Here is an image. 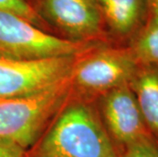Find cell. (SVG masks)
<instances>
[{"mask_svg": "<svg viewBox=\"0 0 158 157\" xmlns=\"http://www.w3.org/2000/svg\"><path fill=\"white\" fill-rule=\"evenodd\" d=\"M50 125L31 157H119L95 103L72 94Z\"/></svg>", "mask_w": 158, "mask_h": 157, "instance_id": "1", "label": "cell"}, {"mask_svg": "<svg viewBox=\"0 0 158 157\" xmlns=\"http://www.w3.org/2000/svg\"><path fill=\"white\" fill-rule=\"evenodd\" d=\"M72 94L69 76L42 91L0 99V140L23 150L35 146Z\"/></svg>", "mask_w": 158, "mask_h": 157, "instance_id": "2", "label": "cell"}, {"mask_svg": "<svg viewBox=\"0 0 158 157\" xmlns=\"http://www.w3.org/2000/svg\"><path fill=\"white\" fill-rule=\"evenodd\" d=\"M140 64L127 45L99 42L80 54L70 72L73 96L95 103L111 90L130 84Z\"/></svg>", "mask_w": 158, "mask_h": 157, "instance_id": "3", "label": "cell"}, {"mask_svg": "<svg viewBox=\"0 0 158 157\" xmlns=\"http://www.w3.org/2000/svg\"><path fill=\"white\" fill-rule=\"evenodd\" d=\"M99 42L85 43L49 34L10 11L0 10V56L41 59L76 56Z\"/></svg>", "mask_w": 158, "mask_h": 157, "instance_id": "4", "label": "cell"}, {"mask_svg": "<svg viewBox=\"0 0 158 157\" xmlns=\"http://www.w3.org/2000/svg\"><path fill=\"white\" fill-rule=\"evenodd\" d=\"M78 56L41 59L0 56V99L32 94L62 81L70 75Z\"/></svg>", "mask_w": 158, "mask_h": 157, "instance_id": "5", "label": "cell"}, {"mask_svg": "<svg viewBox=\"0 0 158 157\" xmlns=\"http://www.w3.org/2000/svg\"><path fill=\"white\" fill-rule=\"evenodd\" d=\"M95 105L117 151L139 140L153 138L129 84L107 92L96 100Z\"/></svg>", "mask_w": 158, "mask_h": 157, "instance_id": "6", "label": "cell"}, {"mask_svg": "<svg viewBox=\"0 0 158 157\" xmlns=\"http://www.w3.org/2000/svg\"><path fill=\"white\" fill-rule=\"evenodd\" d=\"M41 9L66 39L85 43L111 42L93 0H41Z\"/></svg>", "mask_w": 158, "mask_h": 157, "instance_id": "7", "label": "cell"}, {"mask_svg": "<svg viewBox=\"0 0 158 157\" xmlns=\"http://www.w3.org/2000/svg\"><path fill=\"white\" fill-rule=\"evenodd\" d=\"M109 40L127 45L149 19L147 0H96Z\"/></svg>", "mask_w": 158, "mask_h": 157, "instance_id": "8", "label": "cell"}, {"mask_svg": "<svg viewBox=\"0 0 158 157\" xmlns=\"http://www.w3.org/2000/svg\"><path fill=\"white\" fill-rule=\"evenodd\" d=\"M129 85L148 131L158 143V68L140 64Z\"/></svg>", "mask_w": 158, "mask_h": 157, "instance_id": "9", "label": "cell"}, {"mask_svg": "<svg viewBox=\"0 0 158 157\" xmlns=\"http://www.w3.org/2000/svg\"><path fill=\"white\" fill-rule=\"evenodd\" d=\"M127 46L139 64L158 68V19H148Z\"/></svg>", "mask_w": 158, "mask_h": 157, "instance_id": "10", "label": "cell"}, {"mask_svg": "<svg viewBox=\"0 0 158 157\" xmlns=\"http://www.w3.org/2000/svg\"><path fill=\"white\" fill-rule=\"evenodd\" d=\"M119 157H158V143L153 138H145L123 147Z\"/></svg>", "mask_w": 158, "mask_h": 157, "instance_id": "11", "label": "cell"}, {"mask_svg": "<svg viewBox=\"0 0 158 157\" xmlns=\"http://www.w3.org/2000/svg\"><path fill=\"white\" fill-rule=\"evenodd\" d=\"M0 10L10 11L38 26L41 18L27 0H0Z\"/></svg>", "mask_w": 158, "mask_h": 157, "instance_id": "12", "label": "cell"}, {"mask_svg": "<svg viewBox=\"0 0 158 157\" xmlns=\"http://www.w3.org/2000/svg\"><path fill=\"white\" fill-rule=\"evenodd\" d=\"M0 157H26V150L11 142L0 140Z\"/></svg>", "mask_w": 158, "mask_h": 157, "instance_id": "13", "label": "cell"}, {"mask_svg": "<svg viewBox=\"0 0 158 157\" xmlns=\"http://www.w3.org/2000/svg\"><path fill=\"white\" fill-rule=\"evenodd\" d=\"M147 3L149 9V19H158V0H147Z\"/></svg>", "mask_w": 158, "mask_h": 157, "instance_id": "14", "label": "cell"}, {"mask_svg": "<svg viewBox=\"0 0 158 157\" xmlns=\"http://www.w3.org/2000/svg\"><path fill=\"white\" fill-rule=\"evenodd\" d=\"M93 1H94V2H95V3H96V0H93ZM96 4H97V3H96Z\"/></svg>", "mask_w": 158, "mask_h": 157, "instance_id": "15", "label": "cell"}]
</instances>
